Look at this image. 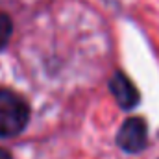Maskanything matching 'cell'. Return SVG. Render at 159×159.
I'll return each mask as SVG.
<instances>
[{
  "label": "cell",
  "instance_id": "obj_1",
  "mask_svg": "<svg viewBox=\"0 0 159 159\" xmlns=\"http://www.w3.org/2000/svg\"><path fill=\"white\" fill-rule=\"evenodd\" d=\"M30 120V106L9 89H0V137L19 135Z\"/></svg>",
  "mask_w": 159,
  "mask_h": 159
},
{
  "label": "cell",
  "instance_id": "obj_2",
  "mask_svg": "<svg viewBox=\"0 0 159 159\" xmlns=\"http://www.w3.org/2000/svg\"><path fill=\"white\" fill-rule=\"evenodd\" d=\"M148 143V126L141 117H131L128 119L117 135V144L128 154H137L144 150Z\"/></svg>",
  "mask_w": 159,
  "mask_h": 159
},
{
  "label": "cell",
  "instance_id": "obj_3",
  "mask_svg": "<svg viewBox=\"0 0 159 159\" xmlns=\"http://www.w3.org/2000/svg\"><path fill=\"white\" fill-rule=\"evenodd\" d=\"M109 89H111V93H113V96L119 102L120 107L131 109V107H135L139 104L141 94H139L137 87L133 85V81L124 72H115L113 74V78L109 81Z\"/></svg>",
  "mask_w": 159,
  "mask_h": 159
},
{
  "label": "cell",
  "instance_id": "obj_4",
  "mask_svg": "<svg viewBox=\"0 0 159 159\" xmlns=\"http://www.w3.org/2000/svg\"><path fill=\"white\" fill-rule=\"evenodd\" d=\"M11 32H13V24H11V19L0 11V50L7 44V41L11 37Z\"/></svg>",
  "mask_w": 159,
  "mask_h": 159
},
{
  "label": "cell",
  "instance_id": "obj_5",
  "mask_svg": "<svg viewBox=\"0 0 159 159\" xmlns=\"http://www.w3.org/2000/svg\"><path fill=\"white\" fill-rule=\"evenodd\" d=\"M0 159H13V157L9 156L7 150H2V148H0Z\"/></svg>",
  "mask_w": 159,
  "mask_h": 159
}]
</instances>
